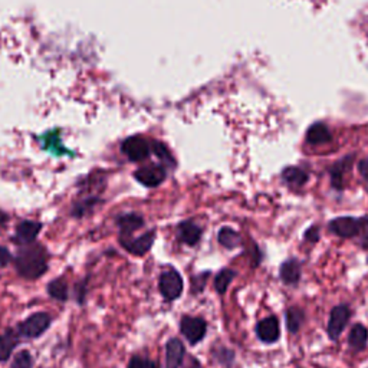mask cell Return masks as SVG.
<instances>
[{
  "label": "cell",
  "mask_w": 368,
  "mask_h": 368,
  "mask_svg": "<svg viewBox=\"0 0 368 368\" xmlns=\"http://www.w3.org/2000/svg\"><path fill=\"white\" fill-rule=\"evenodd\" d=\"M48 293L58 300H66L68 299V284L63 278H58L48 285Z\"/></svg>",
  "instance_id": "23"
},
{
  "label": "cell",
  "mask_w": 368,
  "mask_h": 368,
  "mask_svg": "<svg viewBox=\"0 0 368 368\" xmlns=\"http://www.w3.org/2000/svg\"><path fill=\"white\" fill-rule=\"evenodd\" d=\"M48 258L46 249L39 243L22 246L15 259L16 271L22 278L35 281L48 271Z\"/></svg>",
  "instance_id": "1"
},
{
  "label": "cell",
  "mask_w": 368,
  "mask_h": 368,
  "mask_svg": "<svg viewBox=\"0 0 368 368\" xmlns=\"http://www.w3.org/2000/svg\"><path fill=\"white\" fill-rule=\"evenodd\" d=\"M180 331L190 344H198L206 336L208 324L203 318L198 317H183L180 321Z\"/></svg>",
  "instance_id": "4"
},
{
  "label": "cell",
  "mask_w": 368,
  "mask_h": 368,
  "mask_svg": "<svg viewBox=\"0 0 368 368\" xmlns=\"http://www.w3.org/2000/svg\"><path fill=\"white\" fill-rule=\"evenodd\" d=\"M236 277V272L231 271V269H222L217 275H216V279H215V288L216 291L223 295L226 293L229 285L231 284V281L235 279Z\"/></svg>",
  "instance_id": "24"
},
{
  "label": "cell",
  "mask_w": 368,
  "mask_h": 368,
  "mask_svg": "<svg viewBox=\"0 0 368 368\" xmlns=\"http://www.w3.org/2000/svg\"><path fill=\"white\" fill-rule=\"evenodd\" d=\"M329 230L332 233H336L340 238L351 239L358 236L360 233V217H337L329 222Z\"/></svg>",
  "instance_id": "6"
},
{
  "label": "cell",
  "mask_w": 368,
  "mask_h": 368,
  "mask_svg": "<svg viewBox=\"0 0 368 368\" xmlns=\"http://www.w3.org/2000/svg\"><path fill=\"white\" fill-rule=\"evenodd\" d=\"M358 172L364 177V180L368 182V158H364L358 164Z\"/></svg>",
  "instance_id": "32"
},
{
  "label": "cell",
  "mask_w": 368,
  "mask_h": 368,
  "mask_svg": "<svg viewBox=\"0 0 368 368\" xmlns=\"http://www.w3.org/2000/svg\"><path fill=\"white\" fill-rule=\"evenodd\" d=\"M353 161H354V156H347L331 167L329 175H331V183L334 189H337L338 191L344 189V176L347 172L351 170Z\"/></svg>",
  "instance_id": "13"
},
{
  "label": "cell",
  "mask_w": 368,
  "mask_h": 368,
  "mask_svg": "<svg viewBox=\"0 0 368 368\" xmlns=\"http://www.w3.org/2000/svg\"><path fill=\"white\" fill-rule=\"evenodd\" d=\"M115 222L120 229V239H129L134 231H137L144 226V219L137 213L120 215Z\"/></svg>",
  "instance_id": "12"
},
{
  "label": "cell",
  "mask_w": 368,
  "mask_h": 368,
  "mask_svg": "<svg viewBox=\"0 0 368 368\" xmlns=\"http://www.w3.org/2000/svg\"><path fill=\"white\" fill-rule=\"evenodd\" d=\"M367 262H368V259H367Z\"/></svg>",
  "instance_id": "35"
},
{
  "label": "cell",
  "mask_w": 368,
  "mask_h": 368,
  "mask_svg": "<svg viewBox=\"0 0 368 368\" xmlns=\"http://www.w3.org/2000/svg\"><path fill=\"white\" fill-rule=\"evenodd\" d=\"M282 179L291 187H303L308 182L310 176L305 170L299 169V167H286L282 172Z\"/></svg>",
  "instance_id": "20"
},
{
  "label": "cell",
  "mask_w": 368,
  "mask_h": 368,
  "mask_svg": "<svg viewBox=\"0 0 368 368\" xmlns=\"http://www.w3.org/2000/svg\"><path fill=\"white\" fill-rule=\"evenodd\" d=\"M319 239V229L317 226H312L310 227L307 231H305V241L308 242H317Z\"/></svg>",
  "instance_id": "31"
},
{
  "label": "cell",
  "mask_w": 368,
  "mask_h": 368,
  "mask_svg": "<svg viewBox=\"0 0 368 368\" xmlns=\"http://www.w3.org/2000/svg\"><path fill=\"white\" fill-rule=\"evenodd\" d=\"M128 368H158V364L153 360L136 355L129 360Z\"/></svg>",
  "instance_id": "28"
},
{
  "label": "cell",
  "mask_w": 368,
  "mask_h": 368,
  "mask_svg": "<svg viewBox=\"0 0 368 368\" xmlns=\"http://www.w3.org/2000/svg\"><path fill=\"white\" fill-rule=\"evenodd\" d=\"M279 277L285 285H296L300 279V263L298 259H286L279 269Z\"/></svg>",
  "instance_id": "16"
},
{
  "label": "cell",
  "mask_w": 368,
  "mask_h": 368,
  "mask_svg": "<svg viewBox=\"0 0 368 368\" xmlns=\"http://www.w3.org/2000/svg\"><path fill=\"white\" fill-rule=\"evenodd\" d=\"M9 220V216L4 212V210H0V224H4V223H6Z\"/></svg>",
  "instance_id": "34"
},
{
  "label": "cell",
  "mask_w": 368,
  "mask_h": 368,
  "mask_svg": "<svg viewBox=\"0 0 368 368\" xmlns=\"http://www.w3.org/2000/svg\"><path fill=\"white\" fill-rule=\"evenodd\" d=\"M158 288L164 299L176 300L183 293L184 282L182 275L176 269H173V267H170L169 271H164L161 274Z\"/></svg>",
  "instance_id": "2"
},
{
  "label": "cell",
  "mask_w": 368,
  "mask_h": 368,
  "mask_svg": "<svg viewBox=\"0 0 368 368\" xmlns=\"http://www.w3.org/2000/svg\"><path fill=\"white\" fill-rule=\"evenodd\" d=\"M11 262H12L11 252L6 248L0 246V269H2V267H5V266H8Z\"/></svg>",
  "instance_id": "30"
},
{
  "label": "cell",
  "mask_w": 368,
  "mask_h": 368,
  "mask_svg": "<svg viewBox=\"0 0 368 368\" xmlns=\"http://www.w3.org/2000/svg\"><path fill=\"white\" fill-rule=\"evenodd\" d=\"M134 177H136V180L143 186L153 189L160 186L165 180L167 173L164 167L161 165H147L134 173Z\"/></svg>",
  "instance_id": "8"
},
{
  "label": "cell",
  "mask_w": 368,
  "mask_h": 368,
  "mask_svg": "<svg viewBox=\"0 0 368 368\" xmlns=\"http://www.w3.org/2000/svg\"><path fill=\"white\" fill-rule=\"evenodd\" d=\"M18 343L19 340L13 329H8L5 334L0 336V362H5L11 358Z\"/></svg>",
  "instance_id": "18"
},
{
  "label": "cell",
  "mask_w": 368,
  "mask_h": 368,
  "mask_svg": "<svg viewBox=\"0 0 368 368\" xmlns=\"http://www.w3.org/2000/svg\"><path fill=\"white\" fill-rule=\"evenodd\" d=\"M42 230V223L33 222V220H25L20 224L16 226L13 242L18 243L19 246H26L35 242L37 236L39 235V231Z\"/></svg>",
  "instance_id": "9"
},
{
  "label": "cell",
  "mask_w": 368,
  "mask_h": 368,
  "mask_svg": "<svg viewBox=\"0 0 368 368\" xmlns=\"http://www.w3.org/2000/svg\"><path fill=\"white\" fill-rule=\"evenodd\" d=\"M51 322V315L46 312L32 314L19 325V334L25 338H38L49 328Z\"/></svg>",
  "instance_id": "3"
},
{
  "label": "cell",
  "mask_w": 368,
  "mask_h": 368,
  "mask_svg": "<svg viewBox=\"0 0 368 368\" xmlns=\"http://www.w3.org/2000/svg\"><path fill=\"white\" fill-rule=\"evenodd\" d=\"M96 202H98L96 197H91V198L84 200V202L78 203V205L72 209V216H75V217L84 216L87 212H89V210L96 205Z\"/></svg>",
  "instance_id": "26"
},
{
  "label": "cell",
  "mask_w": 368,
  "mask_h": 368,
  "mask_svg": "<svg viewBox=\"0 0 368 368\" xmlns=\"http://www.w3.org/2000/svg\"><path fill=\"white\" fill-rule=\"evenodd\" d=\"M304 322H305V314L300 308L291 307L286 311V328L289 332L292 334L298 332Z\"/></svg>",
  "instance_id": "22"
},
{
  "label": "cell",
  "mask_w": 368,
  "mask_h": 368,
  "mask_svg": "<svg viewBox=\"0 0 368 368\" xmlns=\"http://www.w3.org/2000/svg\"><path fill=\"white\" fill-rule=\"evenodd\" d=\"M183 368H203L202 364H200L194 357H189L187 361L184 362V367Z\"/></svg>",
  "instance_id": "33"
},
{
  "label": "cell",
  "mask_w": 368,
  "mask_h": 368,
  "mask_svg": "<svg viewBox=\"0 0 368 368\" xmlns=\"http://www.w3.org/2000/svg\"><path fill=\"white\" fill-rule=\"evenodd\" d=\"M368 344V329L362 324H357L353 326L348 336V345L353 351H362Z\"/></svg>",
  "instance_id": "17"
},
{
  "label": "cell",
  "mask_w": 368,
  "mask_h": 368,
  "mask_svg": "<svg viewBox=\"0 0 368 368\" xmlns=\"http://www.w3.org/2000/svg\"><path fill=\"white\" fill-rule=\"evenodd\" d=\"M184 345L180 340L172 338L165 344V368H179L184 360Z\"/></svg>",
  "instance_id": "14"
},
{
  "label": "cell",
  "mask_w": 368,
  "mask_h": 368,
  "mask_svg": "<svg viewBox=\"0 0 368 368\" xmlns=\"http://www.w3.org/2000/svg\"><path fill=\"white\" fill-rule=\"evenodd\" d=\"M256 336L262 343L274 344L281 337L279 321L277 317H267L258 322L256 325Z\"/></svg>",
  "instance_id": "7"
},
{
  "label": "cell",
  "mask_w": 368,
  "mask_h": 368,
  "mask_svg": "<svg viewBox=\"0 0 368 368\" xmlns=\"http://www.w3.org/2000/svg\"><path fill=\"white\" fill-rule=\"evenodd\" d=\"M331 140H332V136H331L328 127L324 124H319V122L314 124L307 132V143L312 144V146L325 144V143H329Z\"/></svg>",
  "instance_id": "19"
},
{
  "label": "cell",
  "mask_w": 368,
  "mask_h": 368,
  "mask_svg": "<svg viewBox=\"0 0 368 368\" xmlns=\"http://www.w3.org/2000/svg\"><path fill=\"white\" fill-rule=\"evenodd\" d=\"M153 150H154V153H156V156H158V158H161L163 161H169V163H172V164H175V161H173V158L170 157V153H169V150H167L161 143H154L153 144Z\"/></svg>",
  "instance_id": "29"
},
{
  "label": "cell",
  "mask_w": 368,
  "mask_h": 368,
  "mask_svg": "<svg viewBox=\"0 0 368 368\" xmlns=\"http://www.w3.org/2000/svg\"><path fill=\"white\" fill-rule=\"evenodd\" d=\"M122 153L131 161H141L148 157L150 146L141 137H131L122 143Z\"/></svg>",
  "instance_id": "11"
},
{
  "label": "cell",
  "mask_w": 368,
  "mask_h": 368,
  "mask_svg": "<svg viewBox=\"0 0 368 368\" xmlns=\"http://www.w3.org/2000/svg\"><path fill=\"white\" fill-rule=\"evenodd\" d=\"M200 238H202V227L197 226L194 222L186 220L179 224V239L183 243L194 246L198 243Z\"/></svg>",
  "instance_id": "15"
},
{
  "label": "cell",
  "mask_w": 368,
  "mask_h": 368,
  "mask_svg": "<svg viewBox=\"0 0 368 368\" xmlns=\"http://www.w3.org/2000/svg\"><path fill=\"white\" fill-rule=\"evenodd\" d=\"M33 367V358L29 351L22 350L20 353L16 354L12 367L11 368H32Z\"/></svg>",
  "instance_id": "25"
},
{
  "label": "cell",
  "mask_w": 368,
  "mask_h": 368,
  "mask_svg": "<svg viewBox=\"0 0 368 368\" xmlns=\"http://www.w3.org/2000/svg\"><path fill=\"white\" fill-rule=\"evenodd\" d=\"M154 241H156V230H150L146 233V235H143L137 239H132V238L120 239V243L129 253L136 255V256H143L153 248Z\"/></svg>",
  "instance_id": "10"
},
{
  "label": "cell",
  "mask_w": 368,
  "mask_h": 368,
  "mask_svg": "<svg viewBox=\"0 0 368 368\" xmlns=\"http://www.w3.org/2000/svg\"><path fill=\"white\" fill-rule=\"evenodd\" d=\"M350 317H351V310L345 304L337 305L331 310L329 321H328V336L332 341H338L344 328L350 321Z\"/></svg>",
  "instance_id": "5"
},
{
  "label": "cell",
  "mask_w": 368,
  "mask_h": 368,
  "mask_svg": "<svg viewBox=\"0 0 368 368\" xmlns=\"http://www.w3.org/2000/svg\"><path fill=\"white\" fill-rule=\"evenodd\" d=\"M358 243L361 248L368 249V217H360V233H358Z\"/></svg>",
  "instance_id": "27"
},
{
  "label": "cell",
  "mask_w": 368,
  "mask_h": 368,
  "mask_svg": "<svg viewBox=\"0 0 368 368\" xmlns=\"http://www.w3.org/2000/svg\"><path fill=\"white\" fill-rule=\"evenodd\" d=\"M217 241L226 249H235L242 243V236L236 230L224 226L217 233Z\"/></svg>",
  "instance_id": "21"
}]
</instances>
